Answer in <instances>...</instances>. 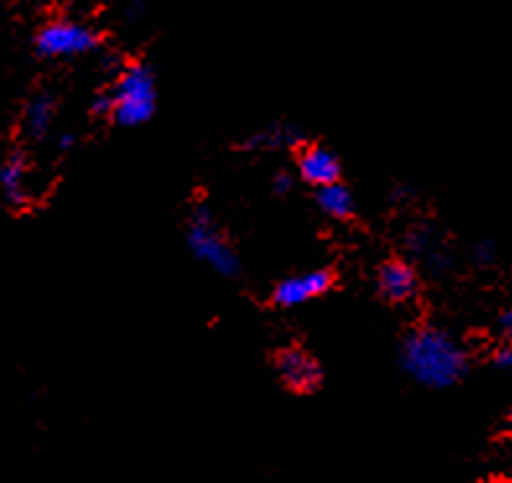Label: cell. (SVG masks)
<instances>
[{
    "instance_id": "obj_4",
    "label": "cell",
    "mask_w": 512,
    "mask_h": 483,
    "mask_svg": "<svg viewBox=\"0 0 512 483\" xmlns=\"http://www.w3.org/2000/svg\"><path fill=\"white\" fill-rule=\"evenodd\" d=\"M102 45L99 37L89 24L76 19H52L42 24L34 34V52L42 60H65L89 55Z\"/></svg>"
},
{
    "instance_id": "obj_14",
    "label": "cell",
    "mask_w": 512,
    "mask_h": 483,
    "mask_svg": "<svg viewBox=\"0 0 512 483\" xmlns=\"http://www.w3.org/2000/svg\"><path fill=\"white\" fill-rule=\"evenodd\" d=\"M115 112V99H112V91H99L94 102H91V115L94 117H112Z\"/></svg>"
},
{
    "instance_id": "obj_20",
    "label": "cell",
    "mask_w": 512,
    "mask_h": 483,
    "mask_svg": "<svg viewBox=\"0 0 512 483\" xmlns=\"http://www.w3.org/2000/svg\"><path fill=\"white\" fill-rule=\"evenodd\" d=\"M143 13H146V8L138 6V3H133V6L128 8V13H125V19H128V21H138V19H143Z\"/></svg>"
},
{
    "instance_id": "obj_13",
    "label": "cell",
    "mask_w": 512,
    "mask_h": 483,
    "mask_svg": "<svg viewBox=\"0 0 512 483\" xmlns=\"http://www.w3.org/2000/svg\"><path fill=\"white\" fill-rule=\"evenodd\" d=\"M406 247H409L414 255H419V258H427L429 252H432V247H435V232H432V226L429 224H419L414 226L409 234H406Z\"/></svg>"
},
{
    "instance_id": "obj_5",
    "label": "cell",
    "mask_w": 512,
    "mask_h": 483,
    "mask_svg": "<svg viewBox=\"0 0 512 483\" xmlns=\"http://www.w3.org/2000/svg\"><path fill=\"white\" fill-rule=\"evenodd\" d=\"M333 273L325 271V268H315V271L297 273V276H289L284 281L276 284L271 294V302L276 307H302V304L312 302V299L328 294L333 286Z\"/></svg>"
},
{
    "instance_id": "obj_1",
    "label": "cell",
    "mask_w": 512,
    "mask_h": 483,
    "mask_svg": "<svg viewBox=\"0 0 512 483\" xmlns=\"http://www.w3.org/2000/svg\"><path fill=\"white\" fill-rule=\"evenodd\" d=\"M401 367L424 387H450L468 372V354L453 335L440 328H416L401 346Z\"/></svg>"
},
{
    "instance_id": "obj_2",
    "label": "cell",
    "mask_w": 512,
    "mask_h": 483,
    "mask_svg": "<svg viewBox=\"0 0 512 483\" xmlns=\"http://www.w3.org/2000/svg\"><path fill=\"white\" fill-rule=\"evenodd\" d=\"M115 112L112 120L123 128L149 123L156 112V78L146 63H128L117 71L112 84Z\"/></svg>"
},
{
    "instance_id": "obj_17",
    "label": "cell",
    "mask_w": 512,
    "mask_h": 483,
    "mask_svg": "<svg viewBox=\"0 0 512 483\" xmlns=\"http://www.w3.org/2000/svg\"><path fill=\"white\" fill-rule=\"evenodd\" d=\"M292 187H294V177L289 172H279L276 177H273V193L286 195Z\"/></svg>"
},
{
    "instance_id": "obj_6",
    "label": "cell",
    "mask_w": 512,
    "mask_h": 483,
    "mask_svg": "<svg viewBox=\"0 0 512 483\" xmlns=\"http://www.w3.org/2000/svg\"><path fill=\"white\" fill-rule=\"evenodd\" d=\"M273 367H276L279 380L289 390H294V393H312V390H318L320 380H323L320 364L302 348H284V351H279Z\"/></svg>"
},
{
    "instance_id": "obj_12",
    "label": "cell",
    "mask_w": 512,
    "mask_h": 483,
    "mask_svg": "<svg viewBox=\"0 0 512 483\" xmlns=\"http://www.w3.org/2000/svg\"><path fill=\"white\" fill-rule=\"evenodd\" d=\"M318 208L328 216V219H336V221H349L357 211V200L351 195V190L341 182L331 187H323L318 190Z\"/></svg>"
},
{
    "instance_id": "obj_3",
    "label": "cell",
    "mask_w": 512,
    "mask_h": 483,
    "mask_svg": "<svg viewBox=\"0 0 512 483\" xmlns=\"http://www.w3.org/2000/svg\"><path fill=\"white\" fill-rule=\"evenodd\" d=\"M188 247L195 258L201 260L203 265H208L211 271L219 273L224 278H237L242 271L240 258L234 247L229 245V239L221 234V229L216 226L214 213L208 211V206L198 203V206L190 211L188 216Z\"/></svg>"
},
{
    "instance_id": "obj_19",
    "label": "cell",
    "mask_w": 512,
    "mask_h": 483,
    "mask_svg": "<svg viewBox=\"0 0 512 483\" xmlns=\"http://www.w3.org/2000/svg\"><path fill=\"white\" fill-rule=\"evenodd\" d=\"M73 146H76V136H73V133H63V136L58 138V151H60V154H68V151H71Z\"/></svg>"
},
{
    "instance_id": "obj_21",
    "label": "cell",
    "mask_w": 512,
    "mask_h": 483,
    "mask_svg": "<svg viewBox=\"0 0 512 483\" xmlns=\"http://www.w3.org/2000/svg\"><path fill=\"white\" fill-rule=\"evenodd\" d=\"M510 424H512V408H510Z\"/></svg>"
},
{
    "instance_id": "obj_15",
    "label": "cell",
    "mask_w": 512,
    "mask_h": 483,
    "mask_svg": "<svg viewBox=\"0 0 512 483\" xmlns=\"http://www.w3.org/2000/svg\"><path fill=\"white\" fill-rule=\"evenodd\" d=\"M471 255H474V263L489 265L494 263V258H497V250H494V245L489 242V239H484V242H479V245L471 250Z\"/></svg>"
},
{
    "instance_id": "obj_11",
    "label": "cell",
    "mask_w": 512,
    "mask_h": 483,
    "mask_svg": "<svg viewBox=\"0 0 512 483\" xmlns=\"http://www.w3.org/2000/svg\"><path fill=\"white\" fill-rule=\"evenodd\" d=\"M299 128L289 123H271L266 128H260L258 133L247 136L242 141V149L245 151H276V149H289L299 141Z\"/></svg>"
},
{
    "instance_id": "obj_8",
    "label": "cell",
    "mask_w": 512,
    "mask_h": 483,
    "mask_svg": "<svg viewBox=\"0 0 512 483\" xmlns=\"http://www.w3.org/2000/svg\"><path fill=\"white\" fill-rule=\"evenodd\" d=\"M58 115V99L50 91H37L26 99L24 110H21V133L29 141H45L52 133Z\"/></svg>"
},
{
    "instance_id": "obj_7",
    "label": "cell",
    "mask_w": 512,
    "mask_h": 483,
    "mask_svg": "<svg viewBox=\"0 0 512 483\" xmlns=\"http://www.w3.org/2000/svg\"><path fill=\"white\" fill-rule=\"evenodd\" d=\"M297 169L299 177L307 185L318 187V190L341 182V161H338V156L331 149L318 146V143H312V146H305V149L299 151Z\"/></svg>"
},
{
    "instance_id": "obj_9",
    "label": "cell",
    "mask_w": 512,
    "mask_h": 483,
    "mask_svg": "<svg viewBox=\"0 0 512 483\" xmlns=\"http://www.w3.org/2000/svg\"><path fill=\"white\" fill-rule=\"evenodd\" d=\"M26 177H29V159H26L24 151H8L3 164H0V193L11 208H26L32 200Z\"/></svg>"
},
{
    "instance_id": "obj_10",
    "label": "cell",
    "mask_w": 512,
    "mask_h": 483,
    "mask_svg": "<svg viewBox=\"0 0 512 483\" xmlns=\"http://www.w3.org/2000/svg\"><path fill=\"white\" fill-rule=\"evenodd\" d=\"M377 291L393 304L409 302L419 291V276H416L414 265H409L406 260H388L377 271Z\"/></svg>"
},
{
    "instance_id": "obj_16",
    "label": "cell",
    "mask_w": 512,
    "mask_h": 483,
    "mask_svg": "<svg viewBox=\"0 0 512 483\" xmlns=\"http://www.w3.org/2000/svg\"><path fill=\"white\" fill-rule=\"evenodd\" d=\"M494 367L497 369H512V343H505L494 351Z\"/></svg>"
},
{
    "instance_id": "obj_18",
    "label": "cell",
    "mask_w": 512,
    "mask_h": 483,
    "mask_svg": "<svg viewBox=\"0 0 512 483\" xmlns=\"http://www.w3.org/2000/svg\"><path fill=\"white\" fill-rule=\"evenodd\" d=\"M500 330L507 335V341L512 343V307H510V310L502 312V317H500Z\"/></svg>"
}]
</instances>
